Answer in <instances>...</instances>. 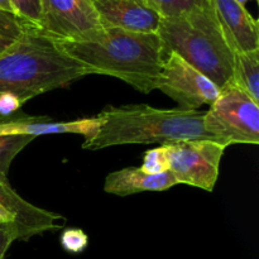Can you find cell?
Here are the masks:
<instances>
[{"label": "cell", "instance_id": "cell-5", "mask_svg": "<svg viewBox=\"0 0 259 259\" xmlns=\"http://www.w3.org/2000/svg\"><path fill=\"white\" fill-rule=\"evenodd\" d=\"M204 126L215 142L232 144L259 143V106L234 85L220 89L219 96L205 111Z\"/></svg>", "mask_w": 259, "mask_h": 259}, {"label": "cell", "instance_id": "cell-15", "mask_svg": "<svg viewBox=\"0 0 259 259\" xmlns=\"http://www.w3.org/2000/svg\"><path fill=\"white\" fill-rule=\"evenodd\" d=\"M34 137L30 136H0V177H8V171L13 159L28 146Z\"/></svg>", "mask_w": 259, "mask_h": 259}, {"label": "cell", "instance_id": "cell-22", "mask_svg": "<svg viewBox=\"0 0 259 259\" xmlns=\"http://www.w3.org/2000/svg\"><path fill=\"white\" fill-rule=\"evenodd\" d=\"M0 10H4V12H9V13H13V14H17L14 8H13L12 3H10V0H0Z\"/></svg>", "mask_w": 259, "mask_h": 259}, {"label": "cell", "instance_id": "cell-6", "mask_svg": "<svg viewBox=\"0 0 259 259\" xmlns=\"http://www.w3.org/2000/svg\"><path fill=\"white\" fill-rule=\"evenodd\" d=\"M163 147L168 157L169 171L177 184L209 192L214 190L227 147L209 139H182Z\"/></svg>", "mask_w": 259, "mask_h": 259}, {"label": "cell", "instance_id": "cell-20", "mask_svg": "<svg viewBox=\"0 0 259 259\" xmlns=\"http://www.w3.org/2000/svg\"><path fill=\"white\" fill-rule=\"evenodd\" d=\"M18 227L14 222L0 224V259H4L13 242L18 240Z\"/></svg>", "mask_w": 259, "mask_h": 259}, {"label": "cell", "instance_id": "cell-11", "mask_svg": "<svg viewBox=\"0 0 259 259\" xmlns=\"http://www.w3.org/2000/svg\"><path fill=\"white\" fill-rule=\"evenodd\" d=\"M220 27L234 52L259 50L258 22L235 0H211Z\"/></svg>", "mask_w": 259, "mask_h": 259}, {"label": "cell", "instance_id": "cell-19", "mask_svg": "<svg viewBox=\"0 0 259 259\" xmlns=\"http://www.w3.org/2000/svg\"><path fill=\"white\" fill-rule=\"evenodd\" d=\"M61 244L65 250L77 254L86 249L89 244V238L81 229L70 228V229H66L61 235Z\"/></svg>", "mask_w": 259, "mask_h": 259}, {"label": "cell", "instance_id": "cell-23", "mask_svg": "<svg viewBox=\"0 0 259 259\" xmlns=\"http://www.w3.org/2000/svg\"><path fill=\"white\" fill-rule=\"evenodd\" d=\"M235 2H238V3H239V4H242V5H244L245 3L249 2V0H235Z\"/></svg>", "mask_w": 259, "mask_h": 259}, {"label": "cell", "instance_id": "cell-21", "mask_svg": "<svg viewBox=\"0 0 259 259\" xmlns=\"http://www.w3.org/2000/svg\"><path fill=\"white\" fill-rule=\"evenodd\" d=\"M12 222H14L15 224H17V218H15V215L13 214L7 206H4V205L0 202V224H2V223H12Z\"/></svg>", "mask_w": 259, "mask_h": 259}, {"label": "cell", "instance_id": "cell-16", "mask_svg": "<svg viewBox=\"0 0 259 259\" xmlns=\"http://www.w3.org/2000/svg\"><path fill=\"white\" fill-rule=\"evenodd\" d=\"M147 2L162 19H171L194 12L206 0H147Z\"/></svg>", "mask_w": 259, "mask_h": 259}, {"label": "cell", "instance_id": "cell-10", "mask_svg": "<svg viewBox=\"0 0 259 259\" xmlns=\"http://www.w3.org/2000/svg\"><path fill=\"white\" fill-rule=\"evenodd\" d=\"M0 202L17 218L19 240H29L34 235L58 230L66 224L62 215L34 206L19 196L10 186L8 177H0Z\"/></svg>", "mask_w": 259, "mask_h": 259}, {"label": "cell", "instance_id": "cell-12", "mask_svg": "<svg viewBox=\"0 0 259 259\" xmlns=\"http://www.w3.org/2000/svg\"><path fill=\"white\" fill-rule=\"evenodd\" d=\"M176 185L171 171L152 175L141 167H126L106 176L104 191L116 196H129L143 191H166Z\"/></svg>", "mask_w": 259, "mask_h": 259}, {"label": "cell", "instance_id": "cell-2", "mask_svg": "<svg viewBox=\"0 0 259 259\" xmlns=\"http://www.w3.org/2000/svg\"><path fill=\"white\" fill-rule=\"evenodd\" d=\"M57 43L89 75L113 76L143 94L157 90L163 62L157 33L101 27L76 40Z\"/></svg>", "mask_w": 259, "mask_h": 259}, {"label": "cell", "instance_id": "cell-8", "mask_svg": "<svg viewBox=\"0 0 259 259\" xmlns=\"http://www.w3.org/2000/svg\"><path fill=\"white\" fill-rule=\"evenodd\" d=\"M39 32L55 42L76 40L101 28L90 0H39Z\"/></svg>", "mask_w": 259, "mask_h": 259}, {"label": "cell", "instance_id": "cell-18", "mask_svg": "<svg viewBox=\"0 0 259 259\" xmlns=\"http://www.w3.org/2000/svg\"><path fill=\"white\" fill-rule=\"evenodd\" d=\"M18 17L22 18L32 27L39 29L40 5L39 0H10Z\"/></svg>", "mask_w": 259, "mask_h": 259}, {"label": "cell", "instance_id": "cell-14", "mask_svg": "<svg viewBox=\"0 0 259 259\" xmlns=\"http://www.w3.org/2000/svg\"><path fill=\"white\" fill-rule=\"evenodd\" d=\"M30 28L34 27L17 14L0 10V56L17 45Z\"/></svg>", "mask_w": 259, "mask_h": 259}, {"label": "cell", "instance_id": "cell-1", "mask_svg": "<svg viewBox=\"0 0 259 259\" xmlns=\"http://www.w3.org/2000/svg\"><path fill=\"white\" fill-rule=\"evenodd\" d=\"M86 75V68L63 52L57 42L30 28L0 56V121L19 114L30 99L65 88Z\"/></svg>", "mask_w": 259, "mask_h": 259}, {"label": "cell", "instance_id": "cell-9", "mask_svg": "<svg viewBox=\"0 0 259 259\" xmlns=\"http://www.w3.org/2000/svg\"><path fill=\"white\" fill-rule=\"evenodd\" d=\"M104 28L157 33L162 18L147 0H90Z\"/></svg>", "mask_w": 259, "mask_h": 259}, {"label": "cell", "instance_id": "cell-4", "mask_svg": "<svg viewBox=\"0 0 259 259\" xmlns=\"http://www.w3.org/2000/svg\"><path fill=\"white\" fill-rule=\"evenodd\" d=\"M157 35L163 57L175 52L220 89L232 83L235 52L218 22L211 0L186 15L161 19Z\"/></svg>", "mask_w": 259, "mask_h": 259}, {"label": "cell", "instance_id": "cell-7", "mask_svg": "<svg viewBox=\"0 0 259 259\" xmlns=\"http://www.w3.org/2000/svg\"><path fill=\"white\" fill-rule=\"evenodd\" d=\"M157 89L176 101L182 110H199L202 105L210 106L220 93V88L210 78L175 52L163 57Z\"/></svg>", "mask_w": 259, "mask_h": 259}, {"label": "cell", "instance_id": "cell-13", "mask_svg": "<svg viewBox=\"0 0 259 259\" xmlns=\"http://www.w3.org/2000/svg\"><path fill=\"white\" fill-rule=\"evenodd\" d=\"M232 85L259 103V50L234 53Z\"/></svg>", "mask_w": 259, "mask_h": 259}, {"label": "cell", "instance_id": "cell-3", "mask_svg": "<svg viewBox=\"0 0 259 259\" xmlns=\"http://www.w3.org/2000/svg\"><path fill=\"white\" fill-rule=\"evenodd\" d=\"M204 116L205 111L157 109L146 104L109 106L98 115L100 125L96 136L83 142L82 148L99 151L123 144L163 146L182 139L214 141L205 131Z\"/></svg>", "mask_w": 259, "mask_h": 259}, {"label": "cell", "instance_id": "cell-17", "mask_svg": "<svg viewBox=\"0 0 259 259\" xmlns=\"http://www.w3.org/2000/svg\"><path fill=\"white\" fill-rule=\"evenodd\" d=\"M141 168L147 174L152 175L169 171L168 157H167V152L164 147L159 146L157 148L147 151L143 156V163H142Z\"/></svg>", "mask_w": 259, "mask_h": 259}]
</instances>
